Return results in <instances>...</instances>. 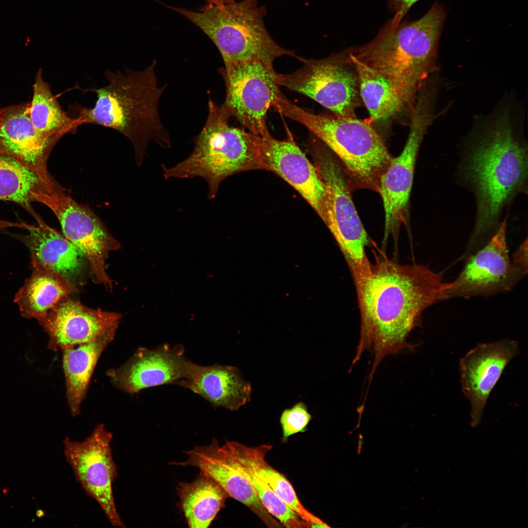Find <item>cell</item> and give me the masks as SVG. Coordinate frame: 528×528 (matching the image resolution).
I'll return each instance as SVG.
<instances>
[{
    "label": "cell",
    "instance_id": "obj_1",
    "mask_svg": "<svg viewBox=\"0 0 528 528\" xmlns=\"http://www.w3.org/2000/svg\"><path fill=\"white\" fill-rule=\"evenodd\" d=\"M443 283L441 275L427 266L374 254L367 274L354 283L360 330L352 365L372 349L371 380L386 356L414 349L407 338L420 325L424 311L440 301Z\"/></svg>",
    "mask_w": 528,
    "mask_h": 528
},
{
    "label": "cell",
    "instance_id": "obj_2",
    "mask_svg": "<svg viewBox=\"0 0 528 528\" xmlns=\"http://www.w3.org/2000/svg\"><path fill=\"white\" fill-rule=\"evenodd\" d=\"M506 94L489 113L475 117L467 174L474 185L477 218L468 249L497 223L504 207L524 191L528 176L527 146L522 138L524 110Z\"/></svg>",
    "mask_w": 528,
    "mask_h": 528
},
{
    "label": "cell",
    "instance_id": "obj_3",
    "mask_svg": "<svg viewBox=\"0 0 528 528\" xmlns=\"http://www.w3.org/2000/svg\"><path fill=\"white\" fill-rule=\"evenodd\" d=\"M156 62L142 70L126 67L123 71L106 70V86L92 89L97 99L92 108L71 106L79 125L92 124L114 130L128 137L140 164L150 141L159 147L171 146L169 133L163 126L159 103L165 86H159Z\"/></svg>",
    "mask_w": 528,
    "mask_h": 528
},
{
    "label": "cell",
    "instance_id": "obj_4",
    "mask_svg": "<svg viewBox=\"0 0 528 528\" xmlns=\"http://www.w3.org/2000/svg\"><path fill=\"white\" fill-rule=\"evenodd\" d=\"M435 2L421 18L402 22L396 14L369 43L351 48L358 60L386 75L404 104L412 108L420 89L435 71L446 17Z\"/></svg>",
    "mask_w": 528,
    "mask_h": 528
},
{
    "label": "cell",
    "instance_id": "obj_5",
    "mask_svg": "<svg viewBox=\"0 0 528 528\" xmlns=\"http://www.w3.org/2000/svg\"><path fill=\"white\" fill-rule=\"evenodd\" d=\"M208 109L203 129L193 139L195 147L191 154L172 167L163 165L162 168L166 179L203 178L208 188L207 199L211 200L229 176L264 167L260 136L229 125V115L211 100Z\"/></svg>",
    "mask_w": 528,
    "mask_h": 528
},
{
    "label": "cell",
    "instance_id": "obj_6",
    "mask_svg": "<svg viewBox=\"0 0 528 528\" xmlns=\"http://www.w3.org/2000/svg\"><path fill=\"white\" fill-rule=\"evenodd\" d=\"M273 108L305 126L322 141L356 185L377 192L380 177L393 157L369 122L356 116L314 114L284 95Z\"/></svg>",
    "mask_w": 528,
    "mask_h": 528
},
{
    "label": "cell",
    "instance_id": "obj_7",
    "mask_svg": "<svg viewBox=\"0 0 528 528\" xmlns=\"http://www.w3.org/2000/svg\"><path fill=\"white\" fill-rule=\"evenodd\" d=\"M200 28L219 49L224 64L260 60L272 64L288 56L299 60L294 51L280 46L265 24L266 9L259 0L209 4L198 11L176 9Z\"/></svg>",
    "mask_w": 528,
    "mask_h": 528
},
{
    "label": "cell",
    "instance_id": "obj_8",
    "mask_svg": "<svg viewBox=\"0 0 528 528\" xmlns=\"http://www.w3.org/2000/svg\"><path fill=\"white\" fill-rule=\"evenodd\" d=\"M311 154L327 193L324 223L343 253L353 280L359 279L370 269L366 250L370 242L352 198L348 176L330 150L317 145Z\"/></svg>",
    "mask_w": 528,
    "mask_h": 528
},
{
    "label": "cell",
    "instance_id": "obj_9",
    "mask_svg": "<svg viewBox=\"0 0 528 528\" xmlns=\"http://www.w3.org/2000/svg\"><path fill=\"white\" fill-rule=\"evenodd\" d=\"M299 60L303 65L297 70L278 73L280 86L310 98L334 114L355 116L360 96L349 48L323 59Z\"/></svg>",
    "mask_w": 528,
    "mask_h": 528
},
{
    "label": "cell",
    "instance_id": "obj_10",
    "mask_svg": "<svg viewBox=\"0 0 528 528\" xmlns=\"http://www.w3.org/2000/svg\"><path fill=\"white\" fill-rule=\"evenodd\" d=\"M224 65L226 97L222 107L250 132L261 137L270 135L267 113L283 95L278 73L272 64L260 60Z\"/></svg>",
    "mask_w": 528,
    "mask_h": 528
},
{
    "label": "cell",
    "instance_id": "obj_11",
    "mask_svg": "<svg viewBox=\"0 0 528 528\" xmlns=\"http://www.w3.org/2000/svg\"><path fill=\"white\" fill-rule=\"evenodd\" d=\"M440 114L436 106L426 99L417 101L411 110L409 134L401 154L393 157L382 174L377 192L383 201L385 226L383 244L390 236L397 235L405 222L413 185L415 168L419 147L427 129Z\"/></svg>",
    "mask_w": 528,
    "mask_h": 528
},
{
    "label": "cell",
    "instance_id": "obj_12",
    "mask_svg": "<svg viewBox=\"0 0 528 528\" xmlns=\"http://www.w3.org/2000/svg\"><path fill=\"white\" fill-rule=\"evenodd\" d=\"M506 231L505 219L485 245L466 258L458 277L443 283L440 301L493 295L508 292L516 286L524 276L509 257Z\"/></svg>",
    "mask_w": 528,
    "mask_h": 528
},
{
    "label": "cell",
    "instance_id": "obj_13",
    "mask_svg": "<svg viewBox=\"0 0 528 528\" xmlns=\"http://www.w3.org/2000/svg\"><path fill=\"white\" fill-rule=\"evenodd\" d=\"M112 434L103 424L97 425L92 433L82 441L66 438L63 440L64 455L76 480L85 492L98 503L114 527L126 526L117 511L112 484L118 476L110 442Z\"/></svg>",
    "mask_w": 528,
    "mask_h": 528
},
{
    "label": "cell",
    "instance_id": "obj_14",
    "mask_svg": "<svg viewBox=\"0 0 528 528\" xmlns=\"http://www.w3.org/2000/svg\"><path fill=\"white\" fill-rule=\"evenodd\" d=\"M35 201L49 208L59 220L64 235L84 254L94 279L107 288L112 281L106 271L109 253L121 245L90 210L69 196L57 191H41L34 195Z\"/></svg>",
    "mask_w": 528,
    "mask_h": 528
},
{
    "label": "cell",
    "instance_id": "obj_15",
    "mask_svg": "<svg viewBox=\"0 0 528 528\" xmlns=\"http://www.w3.org/2000/svg\"><path fill=\"white\" fill-rule=\"evenodd\" d=\"M187 459L170 463L193 466L209 475L233 498L247 507L269 528L284 527L261 503L254 488L251 476L236 452L232 441L220 445L213 439L208 445L196 446L184 451Z\"/></svg>",
    "mask_w": 528,
    "mask_h": 528
},
{
    "label": "cell",
    "instance_id": "obj_16",
    "mask_svg": "<svg viewBox=\"0 0 528 528\" xmlns=\"http://www.w3.org/2000/svg\"><path fill=\"white\" fill-rule=\"evenodd\" d=\"M191 363L182 344H165L151 350L139 348L125 364L106 374L115 387L132 395L162 385L180 386L188 377Z\"/></svg>",
    "mask_w": 528,
    "mask_h": 528
},
{
    "label": "cell",
    "instance_id": "obj_17",
    "mask_svg": "<svg viewBox=\"0 0 528 528\" xmlns=\"http://www.w3.org/2000/svg\"><path fill=\"white\" fill-rule=\"evenodd\" d=\"M517 341L479 343L460 360L462 392L471 407L473 425L479 423L487 401L509 362L518 353Z\"/></svg>",
    "mask_w": 528,
    "mask_h": 528
},
{
    "label": "cell",
    "instance_id": "obj_18",
    "mask_svg": "<svg viewBox=\"0 0 528 528\" xmlns=\"http://www.w3.org/2000/svg\"><path fill=\"white\" fill-rule=\"evenodd\" d=\"M1 110L0 151L35 173L48 193L56 191L46 163L51 149L60 138L47 137L36 130L30 118V103L10 106Z\"/></svg>",
    "mask_w": 528,
    "mask_h": 528
},
{
    "label": "cell",
    "instance_id": "obj_19",
    "mask_svg": "<svg viewBox=\"0 0 528 528\" xmlns=\"http://www.w3.org/2000/svg\"><path fill=\"white\" fill-rule=\"evenodd\" d=\"M259 143L264 169L274 172L293 187L324 222L327 193L314 164L290 138L280 140L270 134L260 136Z\"/></svg>",
    "mask_w": 528,
    "mask_h": 528
},
{
    "label": "cell",
    "instance_id": "obj_20",
    "mask_svg": "<svg viewBox=\"0 0 528 528\" xmlns=\"http://www.w3.org/2000/svg\"><path fill=\"white\" fill-rule=\"evenodd\" d=\"M121 317L116 312L87 307L68 295L38 322L49 336L47 348L56 351L95 339L118 327Z\"/></svg>",
    "mask_w": 528,
    "mask_h": 528
},
{
    "label": "cell",
    "instance_id": "obj_21",
    "mask_svg": "<svg viewBox=\"0 0 528 528\" xmlns=\"http://www.w3.org/2000/svg\"><path fill=\"white\" fill-rule=\"evenodd\" d=\"M28 231L12 236L29 249L30 264L54 271L77 287L83 284L90 266L73 243L44 221Z\"/></svg>",
    "mask_w": 528,
    "mask_h": 528
},
{
    "label": "cell",
    "instance_id": "obj_22",
    "mask_svg": "<svg viewBox=\"0 0 528 528\" xmlns=\"http://www.w3.org/2000/svg\"><path fill=\"white\" fill-rule=\"evenodd\" d=\"M182 387L206 400L214 407L238 410L251 399L252 387L240 370L219 364L201 366L192 362Z\"/></svg>",
    "mask_w": 528,
    "mask_h": 528
},
{
    "label": "cell",
    "instance_id": "obj_23",
    "mask_svg": "<svg viewBox=\"0 0 528 528\" xmlns=\"http://www.w3.org/2000/svg\"><path fill=\"white\" fill-rule=\"evenodd\" d=\"M32 273L15 294L22 316L37 321L63 298L78 292V287L56 272L30 264Z\"/></svg>",
    "mask_w": 528,
    "mask_h": 528
},
{
    "label": "cell",
    "instance_id": "obj_24",
    "mask_svg": "<svg viewBox=\"0 0 528 528\" xmlns=\"http://www.w3.org/2000/svg\"><path fill=\"white\" fill-rule=\"evenodd\" d=\"M115 327L95 339L62 349L66 397L73 416L79 414L91 377L102 352L114 337Z\"/></svg>",
    "mask_w": 528,
    "mask_h": 528
},
{
    "label": "cell",
    "instance_id": "obj_25",
    "mask_svg": "<svg viewBox=\"0 0 528 528\" xmlns=\"http://www.w3.org/2000/svg\"><path fill=\"white\" fill-rule=\"evenodd\" d=\"M176 490L179 508L191 528H209L229 497L218 483L200 471L192 482H179Z\"/></svg>",
    "mask_w": 528,
    "mask_h": 528
},
{
    "label": "cell",
    "instance_id": "obj_26",
    "mask_svg": "<svg viewBox=\"0 0 528 528\" xmlns=\"http://www.w3.org/2000/svg\"><path fill=\"white\" fill-rule=\"evenodd\" d=\"M233 444L247 470L265 481L276 495L301 519L310 524L311 528L329 527L303 506L289 481L265 461L271 445L250 447L236 441H233Z\"/></svg>",
    "mask_w": 528,
    "mask_h": 528
},
{
    "label": "cell",
    "instance_id": "obj_27",
    "mask_svg": "<svg viewBox=\"0 0 528 528\" xmlns=\"http://www.w3.org/2000/svg\"><path fill=\"white\" fill-rule=\"evenodd\" d=\"M349 57L357 74L360 98L369 112L370 122L386 119L400 111L404 105L390 79L356 58L350 48Z\"/></svg>",
    "mask_w": 528,
    "mask_h": 528
},
{
    "label": "cell",
    "instance_id": "obj_28",
    "mask_svg": "<svg viewBox=\"0 0 528 528\" xmlns=\"http://www.w3.org/2000/svg\"><path fill=\"white\" fill-rule=\"evenodd\" d=\"M29 114L36 130L47 137L60 139L67 133L74 132L79 126L75 119L64 110L43 78L41 68L35 76Z\"/></svg>",
    "mask_w": 528,
    "mask_h": 528
},
{
    "label": "cell",
    "instance_id": "obj_29",
    "mask_svg": "<svg viewBox=\"0 0 528 528\" xmlns=\"http://www.w3.org/2000/svg\"><path fill=\"white\" fill-rule=\"evenodd\" d=\"M43 191H47L35 173L0 151V200L19 205L38 223L43 220L33 208L32 202L35 201L34 195Z\"/></svg>",
    "mask_w": 528,
    "mask_h": 528
},
{
    "label": "cell",
    "instance_id": "obj_30",
    "mask_svg": "<svg viewBox=\"0 0 528 528\" xmlns=\"http://www.w3.org/2000/svg\"><path fill=\"white\" fill-rule=\"evenodd\" d=\"M312 418L306 404L299 402L282 412L280 422L283 432V440L299 432H304Z\"/></svg>",
    "mask_w": 528,
    "mask_h": 528
},
{
    "label": "cell",
    "instance_id": "obj_31",
    "mask_svg": "<svg viewBox=\"0 0 528 528\" xmlns=\"http://www.w3.org/2000/svg\"><path fill=\"white\" fill-rule=\"evenodd\" d=\"M514 266L525 277L528 273V242L526 239L513 254Z\"/></svg>",
    "mask_w": 528,
    "mask_h": 528
},
{
    "label": "cell",
    "instance_id": "obj_32",
    "mask_svg": "<svg viewBox=\"0 0 528 528\" xmlns=\"http://www.w3.org/2000/svg\"><path fill=\"white\" fill-rule=\"evenodd\" d=\"M419 0H388L390 8L402 19L412 6Z\"/></svg>",
    "mask_w": 528,
    "mask_h": 528
},
{
    "label": "cell",
    "instance_id": "obj_33",
    "mask_svg": "<svg viewBox=\"0 0 528 528\" xmlns=\"http://www.w3.org/2000/svg\"><path fill=\"white\" fill-rule=\"evenodd\" d=\"M33 227V225L26 222H12L0 219V229L12 227L25 229L28 231L31 229Z\"/></svg>",
    "mask_w": 528,
    "mask_h": 528
},
{
    "label": "cell",
    "instance_id": "obj_34",
    "mask_svg": "<svg viewBox=\"0 0 528 528\" xmlns=\"http://www.w3.org/2000/svg\"><path fill=\"white\" fill-rule=\"evenodd\" d=\"M209 2V4H213L216 5H222L232 1L236 0H207Z\"/></svg>",
    "mask_w": 528,
    "mask_h": 528
},
{
    "label": "cell",
    "instance_id": "obj_35",
    "mask_svg": "<svg viewBox=\"0 0 528 528\" xmlns=\"http://www.w3.org/2000/svg\"><path fill=\"white\" fill-rule=\"evenodd\" d=\"M1 109H0V119H1Z\"/></svg>",
    "mask_w": 528,
    "mask_h": 528
}]
</instances>
